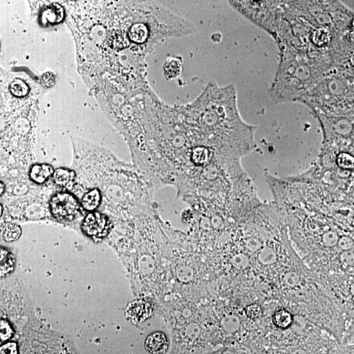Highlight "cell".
Returning a JSON list of instances; mask_svg holds the SVG:
<instances>
[{"instance_id":"6da1fadb","label":"cell","mask_w":354,"mask_h":354,"mask_svg":"<svg viewBox=\"0 0 354 354\" xmlns=\"http://www.w3.org/2000/svg\"><path fill=\"white\" fill-rule=\"evenodd\" d=\"M179 106L195 146H206L225 158L241 161L256 148V127L241 116L235 85L209 82L193 102Z\"/></svg>"},{"instance_id":"8992f818","label":"cell","mask_w":354,"mask_h":354,"mask_svg":"<svg viewBox=\"0 0 354 354\" xmlns=\"http://www.w3.org/2000/svg\"><path fill=\"white\" fill-rule=\"evenodd\" d=\"M153 310L152 303L144 300H137L128 304L126 313L128 319L135 323H141L151 316Z\"/></svg>"},{"instance_id":"9a60e30c","label":"cell","mask_w":354,"mask_h":354,"mask_svg":"<svg viewBox=\"0 0 354 354\" xmlns=\"http://www.w3.org/2000/svg\"><path fill=\"white\" fill-rule=\"evenodd\" d=\"M11 91L15 96H24L28 93V87L22 80H15L11 85Z\"/></svg>"},{"instance_id":"3957f363","label":"cell","mask_w":354,"mask_h":354,"mask_svg":"<svg viewBox=\"0 0 354 354\" xmlns=\"http://www.w3.org/2000/svg\"><path fill=\"white\" fill-rule=\"evenodd\" d=\"M230 5L276 39L282 17L283 2L229 1Z\"/></svg>"},{"instance_id":"9c48e42d","label":"cell","mask_w":354,"mask_h":354,"mask_svg":"<svg viewBox=\"0 0 354 354\" xmlns=\"http://www.w3.org/2000/svg\"><path fill=\"white\" fill-rule=\"evenodd\" d=\"M103 201L102 193L99 189H91L83 195L82 200L83 208L89 212L95 211Z\"/></svg>"},{"instance_id":"7a4b0ae2","label":"cell","mask_w":354,"mask_h":354,"mask_svg":"<svg viewBox=\"0 0 354 354\" xmlns=\"http://www.w3.org/2000/svg\"><path fill=\"white\" fill-rule=\"evenodd\" d=\"M277 44L279 66L271 86V98L276 103H299L330 69V60L304 49L283 43Z\"/></svg>"},{"instance_id":"2e32d148","label":"cell","mask_w":354,"mask_h":354,"mask_svg":"<svg viewBox=\"0 0 354 354\" xmlns=\"http://www.w3.org/2000/svg\"><path fill=\"white\" fill-rule=\"evenodd\" d=\"M13 331L11 325L5 319L1 320V331H0V337L2 341H6L12 337Z\"/></svg>"},{"instance_id":"52a82bcc","label":"cell","mask_w":354,"mask_h":354,"mask_svg":"<svg viewBox=\"0 0 354 354\" xmlns=\"http://www.w3.org/2000/svg\"><path fill=\"white\" fill-rule=\"evenodd\" d=\"M144 346L152 354H164L168 351L169 342L164 333L155 332L146 338Z\"/></svg>"},{"instance_id":"e0dca14e","label":"cell","mask_w":354,"mask_h":354,"mask_svg":"<svg viewBox=\"0 0 354 354\" xmlns=\"http://www.w3.org/2000/svg\"><path fill=\"white\" fill-rule=\"evenodd\" d=\"M245 313L250 318L255 319L263 315V310L258 304H252L245 308Z\"/></svg>"},{"instance_id":"5bb4252c","label":"cell","mask_w":354,"mask_h":354,"mask_svg":"<svg viewBox=\"0 0 354 354\" xmlns=\"http://www.w3.org/2000/svg\"><path fill=\"white\" fill-rule=\"evenodd\" d=\"M21 229L15 224H8L4 227L3 231L4 240L7 242H12L17 240L21 235Z\"/></svg>"},{"instance_id":"5b68a950","label":"cell","mask_w":354,"mask_h":354,"mask_svg":"<svg viewBox=\"0 0 354 354\" xmlns=\"http://www.w3.org/2000/svg\"><path fill=\"white\" fill-rule=\"evenodd\" d=\"M110 220L105 214L91 213L88 214L83 220L82 229L88 236L101 238L107 235L110 231Z\"/></svg>"},{"instance_id":"30bf717a","label":"cell","mask_w":354,"mask_h":354,"mask_svg":"<svg viewBox=\"0 0 354 354\" xmlns=\"http://www.w3.org/2000/svg\"><path fill=\"white\" fill-rule=\"evenodd\" d=\"M76 174L75 171L68 169L59 168L55 171L53 179L55 184L63 188H69L75 182Z\"/></svg>"},{"instance_id":"ac0fdd59","label":"cell","mask_w":354,"mask_h":354,"mask_svg":"<svg viewBox=\"0 0 354 354\" xmlns=\"http://www.w3.org/2000/svg\"><path fill=\"white\" fill-rule=\"evenodd\" d=\"M17 345L15 342H8L2 345L0 348V354H17Z\"/></svg>"},{"instance_id":"4fadbf2b","label":"cell","mask_w":354,"mask_h":354,"mask_svg":"<svg viewBox=\"0 0 354 354\" xmlns=\"http://www.w3.org/2000/svg\"><path fill=\"white\" fill-rule=\"evenodd\" d=\"M164 72L166 77L174 79L179 76L182 71V62L176 58H170L164 63Z\"/></svg>"},{"instance_id":"277c9868","label":"cell","mask_w":354,"mask_h":354,"mask_svg":"<svg viewBox=\"0 0 354 354\" xmlns=\"http://www.w3.org/2000/svg\"><path fill=\"white\" fill-rule=\"evenodd\" d=\"M52 215L58 220L71 221L80 212V205L75 196L69 192H59L50 201Z\"/></svg>"},{"instance_id":"ba28073f","label":"cell","mask_w":354,"mask_h":354,"mask_svg":"<svg viewBox=\"0 0 354 354\" xmlns=\"http://www.w3.org/2000/svg\"><path fill=\"white\" fill-rule=\"evenodd\" d=\"M54 171L53 167L46 164H38L34 165L30 168L29 172V177L31 181L36 184H41L44 183L49 178L53 175Z\"/></svg>"},{"instance_id":"7c38bea8","label":"cell","mask_w":354,"mask_h":354,"mask_svg":"<svg viewBox=\"0 0 354 354\" xmlns=\"http://www.w3.org/2000/svg\"><path fill=\"white\" fill-rule=\"evenodd\" d=\"M15 265V260L14 256L10 252L7 251L6 249L2 248L1 249V266H0V271H1V276L3 277L6 275L10 274L14 270Z\"/></svg>"},{"instance_id":"8fae6325","label":"cell","mask_w":354,"mask_h":354,"mask_svg":"<svg viewBox=\"0 0 354 354\" xmlns=\"http://www.w3.org/2000/svg\"><path fill=\"white\" fill-rule=\"evenodd\" d=\"M273 323L277 328L286 329L292 326L293 317L287 309L280 308L275 311L272 317Z\"/></svg>"}]
</instances>
